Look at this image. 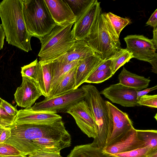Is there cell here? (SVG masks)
<instances>
[{
    "label": "cell",
    "mask_w": 157,
    "mask_h": 157,
    "mask_svg": "<svg viewBox=\"0 0 157 157\" xmlns=\"http://www.w3.org/2000/svg\"><path fill=\"white\" fill-rule=\"evenodd\" d=\"M9 128L10 136L5 143L26 156L37 152L51 151L56 138L70 134L62 118L50 123L13 124Z\"/></svg>",
    "instance_id": "1"
},
{
    "label": "cell",
    "mask_w": 157,
    "mask_h": 157,
    "mask_svg": "<svg viewBox=\"0 0 157 157\" xmlns=\"http://www.w3.org/2000/svg\"><path fill=\"white\" fill-rule=\"evenodd\" d=\"M23 0H3L0 2V17L8 43L25 52L31 51L32 36L23 13Z\"/></svg>",
    "instance_id": "2"
},
{
    "label": "cell",
    "mask_w": 157,
    "mask_h": 157,
    "mask_svg": "<svg viewBox=\"0 0 157 157\" xmlns=\"http://www.w3.org/2000/svg\"><path fill=\"white\" fill-rule=\"evenodd\" d=\"M84 40L103 61L112 58L122 48L119 37L102 10Z\"/></svg>",
    "instance_id": "3"
},
{
    "label": "cell",
    "mask_w": 157,
    "mask_h": 157,
    "mask_svg": "<svg viewBox=\"0 0 157 157\" xmlns=\"http://www.w3.org/2000/svg\"><path fill=\"white\" fill-rule=\"evenodd\" d=\"M75 23L57 25L49 33L39 39L41 43L38 54L39 61L52 62L67 52L76 40L72 31Z\"/></svg>",
    "instance_id": "4"
},
{
    "label": "cell",
    "mask_w": 157,
    "mask_h": 157,
    "mask_svg": "<svg viewBox=\"0 0 157 157\" xmlns=\"http://www.w3.org/2000/svg\"><path fill=\"white\" fill-rule=\"evenodd\" d=\"M23 13L27 30L40 39L50 33L57 24L44 0H23Z\"/></svg>",
    "instance_id": "5"
},
{
    "label": "cell",
    "mask_w": 157,
    "mask_h": 157,
    "mask_svg": "<svg viewBox=\"0 0 157 157\" xmlns=\"http://www.w3.org/2000/svg\"><path fill=\"white\" fill-rule=\"evenodd\" d=\"M81 88L85 92L84 100L90 108L94 122L95 137L92 144L95 147L103 148L105 146L109 123L105 101L94 86L85 85Z\"/></svg>",
    "instance_id": "6"
},
{
    "label": "cell",
    "mask_w": 157,
    "mask_h": 157,
    "mask_svg": "<svg viewBox=\"0 0 157 157\" xmlns=\"http://www.w3.org/2000/svg\"><path fill=\"white\" fill-rule=\"evenodd\" d=\"M126 48L132 53L133 58L148 62L152 66V72L157 73V48L151 39L143 35H131L124 38Z\"/></svg>",
    "instance_id": "7"
},
{
    "label": "cell",
    "mask_w": 157,
    "mask_h": 157,
    "mask_svg": "<svg viewBox=\"0 0 157 157\" xmlns=\"http://www.w3.org/2000/svg\"><path fill=\"white\" fill-rule=\"evenodd\" d=\"M105 104L108 114L107 138L105 147L121 139L131 128L133 123L126 113L121 110L108 101Z\"/></svg>",
    "instance_id": "8"
},
{
    "label": "cell",
    "mask_w": 157,
    "mask_h": 157,
    "mask_svg": "<svg viewBox=\"0 0 157 157\" xmlns=\"http://www.w3.org/2000/svg\"><path fill=\"white\" fill-rule=\"evenodd\" d=\"M85 94L81 87L78 88L63 94L46 98L36 103L31 108L35 110L66 113L72 106L84 100Z\"/></svg>",
    "instance_id": "9"
},
{
    "label": "cell",
    "mask_w": 157,
    "mask_h": 157,
    "mask_svg": "<svg viewBox=\"0 0 157 157\" xmlns=\"http://www.w3.org/2000/svg\"><path fill=\"white\" fill-rule=\"evenodd\" d=\"M137 91L120 83L111 85L100 93L112 102L123 107L140 106L138 102Z\"/></svg>",
    "instance_id": "10"
},
{
    "label": "cell",
    "mask_w": 157,
    "mask_h": 157,
    "mask_svg": "<svg viewBox=\"0 0 157 157\" xmlns=\"http://www.w3.org/2000/svg\"><path fill=\"white\" fill-rule=\"evenodd\" d=\"M66 113L71 115L81 130L89 137H95V124L90 108L83 100L71 107Z\"/></svg>",
    "instance_id": "11"
},
{
    "label": "cell",
    "mask_w": 157,
    "mask_h": 157,
    "mask_svg": "<svg viewBox=\"0 0 157 157\" xmlns=\"http://www.w3.org/2000/svg\"><path fill=\"white\" fill-rule=\"evenodd\" d=\"M101 10L100 2L97 0H94L76 19L72 29L76 40H84L87 37L95 19Z\"/></svg>",
    "instance_id": "12"
},
{
    "label": "cell",
    "mask_w": 157,
    "mask_h": 157,
    "mask_svg": "<svg viewBox=\"0 0 157 157\" xmlns=\"http://www.w3.org/2000/svg\"><path fill=\"white\" fill-rule=\"evenodd\" d=\"M22 77L21 85L14 94V100L18 106L25 108L32 107L42 94L36 82L29 77Z\"/></svg>",
    "instance_id": "13"
},
{
    "label": "cell",
    "mask_w": 157,
    "mask_h": 157,
    "mask_svg": "<svg viewBox=\"0 0 157 157\" xmlns=\"http://www.w3.org/2000/svg\"><path fill=\"white\" fill-rule=\"evenodd\" d=\"M62 118L55 113L35 110L30 107L18 111L13 124L50 123Z\"/></svg>",
    "instance_id": "14"
},
{
    "label": "cell",
    "mask_w": 157,
    "mask_h": 157,
    "mask_svg": "<svg viewBox=\"0 0 157 157\" xmlns=\"http://www.w3.org/2000/svg\"><path fill=\"white\" fill-rule=\"evenodd\" d=\"M144 147V143L138 137L136 129L131 128L119 140L102 148L108 154L126 152Z\"/></svg>",
    "instance_id": "15"
},
{
    "label": "cell",
    "mask_w": 157,
    "mask_h": 157,
    "mask_svg": "<svg viewBox=\"0 0 157 157\" xmlns=\"http://www.w3.org/2000/svg\"><path fill=\"white\" fill-rule=\"evenodd\" d=\"M44 1L57 25H63L76 21V17L64 0Z\"/></svg>",
    "instance_id": "16"
},
{
    "label": "cell",
    "mask_w": 157,
    "mask_h": 157,
    "mask_svg": "<svg viewBox=\"0 0 157 157\" xmlns=\"http://www.w3.org/2000/svg\"><path fill=\"white\" fill-rule=\"evenodd\" d=\"M95 55L94 51L84 40H77L65 53L54 61L69 63Z\"/></svg>",
    "instance_id": "17"
},
{
    "label": "cell",
    "mask_w": 157,
    "mask_h": 157,
    "mask_svg": "<svg viewBox=\"0 0 157 157\" xmlns=\"http://www.w3.org/2000/svg\"><path fill=\"white\" fill-rule=\"evenodd\" d=\"M103 61L96 55L81 60L77 67L75 89L85 82L94 70Z\"/></svg>",
    "instance_id": "18"
},
{
    "label": "cell",
    "mask_w": 157,
    "mask_h": 157,
    "mask_svg": "<svg viewBox=\"0 0 157 157\" xmlns=\"http://www.w3.org/2000/svg\"><path fill=\"white\" fill-rule=\"evenodd\" d=\"M119 83L127 87L140 91L148 86L150 80L127 71L123 67L118 75Z\"/></svg>",
    "instance_id": "19"
},
{
    "label": "cell",
    "mask_w": 157,
    "mask_h": 157,
    "mask_svg": "<svg viewBox=\"0 0 157 157\" xmlns=\"http://www.w3.org/2000/svg\"><path fill=\"white\" fill-rule=\"evenodd\" d=\"M40 66L37 82L42 95L48 98L50 90L52 81V62L39 61Z\"/></svg>",
    "instance_id": "20"
},
{
    "label": "cell",
    "mask_w": 157,
    "mask_h": 157,
    "mask_svg": "<svg viewBox=\"0 0 157 157\" xmlns=\"http://www.w3.org/2000/svg\"><path fill=\"white\" fill-rule=\"evenodd\" d=\"M78 65L65 74L47 98L61 95L75 89L76 74Z\"/></svg>",
    "instance_id": "21"
},
{
    "label": "cell",
    "mask_w": 157,
    "mask_h": 157,
    "mask_svg": "<svg viewBox=\"0 0 157 157\" xmlns=\"http://www.w3.org/2000/svg\"><path fill=\"white\" fill-rule=\"evenodd\" d=\"M80 60L74 61L69 63L56 61L51 62L52 77L50 93L54 89L65 74L71 69L77 66Z\"/></svg>",
    "instance_id": "22"
},
{
    "label": "cell",
    "mask_w": 157,
    "mask_h": 157,
    "mask_svg": "<svg viewBox=\"0 0 157 157\" xmlns=\"http://www.w3.org/2000/svg\"><path fill=\"white\" fill-rule=\"evenodd\" d=\"M102 149L93 146L91 143L77 145L67 157H112L103 152Z\"/></svg>",
    "instance_id": "23"
},
{
    "label": "cell",
    "mask_w": 157,
    "mask_h": 157,
    "mask_svg": "<svg viewBox=\"0 0 157 157\" xmlns=\"http://www.w3.org/2000/svg\"><path fill=\"white\" fill-rule=\"evenodd\" d=\"M133 58L132 53L126 48H121L113 56L111 60V69L113 75L121 66Z\"/></svg>",
    "instance_id": "24"
},
{
    "label": "cell",
    "mask_w": 157,
    "mask_h": 157,
    "mask_svg": "<svg viewBox=\"0 0 157 157\" xmlns=\"http://www.w3.org/2000/svg\"><path fill=\"white\" fill-rule=\"evenodd\" d=\"M109 155L112 157H157V150L145 147L126 152Z\"/></svg>",
    "instance_id": "25"
},
{
    "label": "cell",
    "mask_w": 157,
    "mask_h": 157,
    "mask_svg": "<svg viewBox=\"0 0 157 157\" xmlns=\"http://www.w3.org/2000/svg\"><path fill=\"white\" fill-rule=\"evenodd\" d=\"M139 138L144 143V147H148L157 150V131L155 130H136Z\"/></svg>",
    "instance_id": "26"
},
{
    "label": "cell",
    "mask_w": 157,
    "mask_h": 157,
    "mask_svg": "<svg viewBox=\"0 0 157 157\" xmlns=\"http://www.w3.org/2000/svg\"><path fill=\"white\" fill-rule=\"evenodd\" d=\"M107 17L116 33L119 37L121 31L131 23V20L127 17L123 18L109 12L106 13Z\"/></svg>",
    "instance_id": "27"
},
{
    "label": "cell",
    "mask_w": 157,
    "mask_h": 157,
    "mask_svg": "<svg viewBox=\"0 0 157 157\" xmlns=\"http://www.w3.org/2000/svg\"><path fill=\"white\" fill-rule=\"evenodd\" d=\"M76 19L84 12L94 0H64Z\"/></svg>",
    "instance_id": "28"
},
{
    "label": "cell",
    "mask_w": 157,
    "mask_h": 157,
    "mask_svg": "<svg viewBox=\"0 0 157 157\" xmlns=\"http://www.w3.org/2000/svg\"><path fill=\"white\" fill-rule=\"evenodd\" d=\"M113 75L111 68L95 71L88 77L85 82L93 83H101L111 78Z\"/></svg>",
    "instance_id": "29"
},
{
    "label": "cell",
    "mask_w": 157,
    "mask_h": 157,
    "mask_svg": "<svg viewBox=\"0 0 157 157\" xmlns=\"http://www.w3.org/2000/svg\"><path fill=\"white\" fill-rule=\"evenodd\" d=\"M40 66V64L36 59L29 64L21 67L22 76L29 77L36 82Z\"/></svg>",
    "instance_id": "30"
},
{
    "label": "cell",
    "mask_w": 157,
    "mask_h": 157,
    "mask_svg": "<svg viewBox=\"0 0 157 157\" xmlns=\"http://www.w3.org/2000/svg\"><path fill=\"white\" fill-rule=\"evenodd\" d=\"M23 155L21 153L12 145L5 143H0V156Z\"/></svg>",
    "instance_id": "31"
},
{
    "label": "cell",
    "mask_w": 157,
    "mask_h": 157,
    "mask_svg": "<svg viewBox=\"0 0 157 157\" xmlns=\"http://www.w3.org/2000/svg\"><path fill=\"white\" fill-rule=\"evenodd\" d=\"M140 106L144 105L149 107L157 108V95H146L140 97L138 100Z\"/></svg>",
    "instance_id": "32"
},
{
    "label": "cell",
    "mask_w": 157,
    "mask_h": 157,
    "mask_svg": "<svg viewBox=\"0 0 157 157\" xmlns=\"http://www.w3.org/2000/svg\"><path fill=\"white\" fill-rule=\"evenodd\" d=\"M15 117L10 115L0 105V121L4 128H9L13 124Z\"/></svg>",
    "instance_id": "33"
},
{
    "label": "cell",
    "mask_w": 157,
    "mask_h": 157,
    "mask_svg": "<svg viewBox=\"0 0 157 157\" xmlns=\"http://www.w3.org/2000/svg\"><path fill=\"white\" fill-rule=\"evenodd\" d=\"M60 151H40L31 154L27 157H63Z\"/></svg>",
    "instance_id": "34"
},
{
    "label": "cell",
    "mask_w": 157,
    "mask_h": 157,
    "mask_svg": "<svg viewBox=\"0 0 157 157\" xmlns=\"http://www.w3.org/2000/svg\"><path fill=\"white\" fill-rule=\"evenodd\" d=\"M0 105L10 116L16 117L18 113V110L16 107L13 106L11 104L2 99L1 100Z\"/></svg>",
    "instance_id": "35"
},
{
    "label": "cell",
    "mask_w": 157,
    "mask_h": 157,
    "mask_svg": "<svg viewBox=\"0 0 157 157\" xmlns=\"http://www.w3.org/2000/svg\"><path fill=\"white\" fill-rule=\"evenodd\" d=\"M146 24V25H149L153 28L157 27V9L152 14Z\"/></svg>",
    "instance_id": "36"
},
{
    "label": "cell",
    "mask_w": 157,
    "mask_h": 157,
    "mask_svg": "<svg viewBox=\"0 0 157 157\" xmlns=\"http://www.w3.org/2000/svg\"><path fill=\"white\" fill-rule=\"evenodd\" d=\"M10 135L9 128L4 129L0 135V143H5L10 137Z\"/></svg>",
    "instance_id": "37"
},
{
    "label": "cell",
    "mask_w": 157,
    "mask_h": 157,
    "mask_svg": "<svg viewBox=\"0 0 157 157\" xmlns=\"http://www.w3.org/2000/svg\"><path fill=\"white\" fill-rule=\"evenodd\" d=\"M157 89V86L156 85L153 87L147 88L142 90L137 91V100L141 96L147 95L149 92L156 90Z\"/></svg>",
    "instance_id": "38"
},
{
    "label": "cell",
    "mask_w": 157,
    "mask_h": 157,
    "mask_svg": "<svg viewBox=\"0 0 157 157\" xmlns=\"http://www.w3.org/2000/svg\"><path fill=\"white\" fill-rule=\"evenodd\" d=\"M5 35L2 25L0 24V50L2 49L4 44Z\"/></svg>",
    "instance_id": "39"
},
{
    "label": "cell",
    "mask_w": 157,
    "mask_h": 157,
    "mask_svg": "<svg viewBox=\"0 0 157 157\" xmlns=\"http://www.w3.org/2000/svg\"><path fill=\"white\" fill-rule=\"evenodd\" d=\"M153 32V37L151 40L155 46L157 48V27L154 28Z\"/></svg>",
    "instance_id": "40"
},
{
    "label": "cell",
    "mask_w": 157,
    "mask_h": 157,
    "mask_svg": "<svg viewBox=\"0 0 157 157\" xmlns=\"http://www.w3.org/2000/svg\"><path fill=\"white\" fill-rule=\"evenodd\" d=\"M0 157H27V156L21 155H19L10 156H0Z\"/></svg>",
    "instance_id": "41"
},
{
    "label": "cell",
    "mask_w": 157,
    "mask_h": 157,
    "mask_svg": "<svg viewBox=\"0 0 157 157\" xmlns=\"http://www.w3.org/2000/svg\"><path fill=\"white\" fill-rule=\"evenodd\" d=\"M5 129H6V128H5L2 126L0 125V135L1 134V133H2V132L3 131V130Z\"/></svg>",
    "instance_id": "42"
},
{
    "label": "cell",
    "mask_w": 157,
    "mask_h": 157,
    "mask_svg": "<svg viewBox=\"0 0 157 157\" xmlns=\"http://www.w3.org/2000/svg\"><path fill=\"white\" fill-rule=\"evenodd\" d=\"M156 120H157V113L156 114L155 116H154Z\"/></svg>",
    "instance_id": "43"
},
{
    "label": "cell",
    "mask_w": 157,
    "mask_h": 157,
    "mask_svg": "<svg viewBox=\"0 0 157 157\" xmlns=\"http://www.w3.org/2000/svg\"><path fill=\"white\" fill-rule=\"evenodd\" d=\"M1 100H2V99L0 98V104H1Z\"/></svg>",
    "instance_id": "44"
},
{
    "label": "cell",
    "mask_w": 157,
    "mask_h": 157,
    "mask_svg": "<svg viewBox=\"0 0 157 157\" xmlns=\"http://www.w3.org/2000/svg\"><path fill=\"white\" fill-rule=\"evenodd\" d=\"M0 124H1L0 121Z\"/></svg>",
    "instance_id": "45"
}]
</instances>
